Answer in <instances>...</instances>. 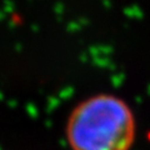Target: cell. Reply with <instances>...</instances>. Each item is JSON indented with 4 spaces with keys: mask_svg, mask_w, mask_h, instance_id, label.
<instances>
[{
    "mask_svg": "<svg viewBox=\"0 0 150 150\" xmlns=\"http://www.w3.org/2000/svg\"><path fill=\"white\" fill-rule=\"evenodd\" d=\"M65 133L71 150H130L137 124L133 110L123 99L98 94L74 108Z\"/></svg>",
    "mask_w": 150,
    "mask_h": 150,
    "instance_id": "6da1fadb",
    "label": "cell"
}]
</instances>
